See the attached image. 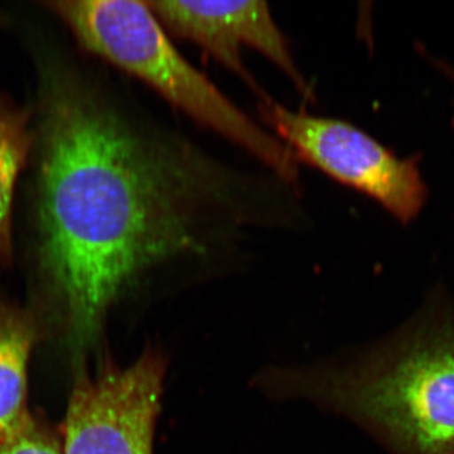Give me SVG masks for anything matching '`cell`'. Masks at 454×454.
<instances>
[{
    "label": "cell",
    "instance_id": "obj_1",
    "mask_svg": "<svg viewBox=\"0 0 454 454\" xmlns=\"http://www.w3.org/2000/svg\"><path fill=\"white\" fill-rule=\"evenodd\" d=\"M40 112L38 260L82 349L143 273L206 253L205 221L232 210L234 191L205 155L139 129L70 73L43 71Z\"/></svg>",
    "mask_w": 454,
    "mask_h": 454
},
{
    "label": "cell",
    "instance_id": "obj_2",
    "mask_svg": "<svg viewBox=\"0 0 454 454\" xmlns=\"http://www.w3.org/2000/svg\"><path fill=\"white\" fill-rule=\"evenodd\" d=\"M295 375L292 393L351 415L397 452L454 450V322L422 325L365 363Z\"/></svg>",
    "mask_w": 454,
    "mask_h": 454
},
{
    "label": "cell",
    "instance_id": "obj_3",
    "mask_svg": "<svg viewBox=\"0 0 454 454\" xmlns=\"http://www.w3.org/2000/svg\"><path fill=\"white\" fill-rule=\"evenodd\" d=\"M47 7L83 49L148 83L205 127L253 154L286 182L298 181V157L259 127L179 53L146 2L67 0Z\"/></svg>",
    "mask_w": 454,
    "mask_h": 454
},
{
    "label": "cell",
    "instance_id": "obj_4",
    "mask_svg": "<svg viewBox=\"0 0 454 454\" xmlns=\"http://www.w3.org/2000/svg\"><path fill=\"white\" fill-rule=\"evenodd\" d=\"M260 112L297 157L372 197L397 219L411 220L422 208L426 187L415 164L400 160L365 131L337 119L293 112L269 98Z\"/></svg>",
    "mask_w": 454,
    "mask_h": 454
},
{
    "label": "cell",
    "instance_id": "obj_5",
    "mask_svg": "<svg viewBox=\"0 0 454 454\" xmlns=\"http://www.w3.org/2000/svg\"><path fill=\"white\" fill-rule=\"evenodd\" d=\"M166 364L154 351L129 366L107 365L74 382L64 454H153Z\"/></svg>",
    "mask_w": 454,
    "mask_h": 454
},
{
    "label": "cell",
    "instance_id": "obj_6",
    "mask_svg": "<svg viewBox=\"0 0 454 454\" xmlns=\"http://www.w3.org/2000/svg\"><path fill=\"white\" fill-rule=\"evenodd\" d=\"M164 28L195 42L231 73L262 94L244 65L241 49L252 47L279 67L301 94L309 95L307 82L295 65L288 42L271 16L267 3L193 2L162 0L146 2Z\"/></svg>",
    "mask_w": 454,
    "mask_h": 454
},
{
    "label": "cell",
    "instance_id": "obj_7",
    "mask_svg": "<svg viewBox=\"0 0 454 454\" xmlns=\"http://www.w3.org/2000/svg\"><path fill=\"white\" fill-rule=\"evenodd\" d=\"M35 340L28 316L0 307V443L29 417L27 373Z\"/></svg>",
    "mask_w": 454,
    "mask_h": 454
},
{
    "label": "cell",
    "instance_id": "obj_8",
    "mask_svg": "<svg viewBox=\"0 0 454 454\" xmlns=\"http://www.w3.org/2000/svg\"><path fill=\"white\" fill-rule=\"evenodd\" d=\"M35 145L29 115L0 95V264L13 256L12 203L18 176Z\"/></svg>",
    "mask_w": 454,
    "mask_h": 454
},
{
    "label": "cell",
    "instance_id": "obj_9",
    "mask_svg": "<svg viewBox=\"0 0 454 454\" xmlns=\"http://www.w3.org/2000/svg\"><path fill=\"white\" fill-rule=\"evenodd\" d=\"M0 454H64L62 444L31 415L0 443Z\"/></svg>",
    "mask_w": 454,
    "mask_h": 454
}]
</instances>
